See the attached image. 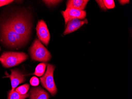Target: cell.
<instances>
[{"label":"cell","instance_id":"cell-1","mask_svg":"<svg viewBox=\"0 0 132 99\" xmlns=\"http://www.w3.org/2000/svg\"><path fill=\"white\" fill-rule=\"evenodd\" d=\"M5 24L17 33L28 39L31 33V26L26 17L17 16L12 18Z\"/></svg>","mask_w":132,"mask_h":99},{"label":"cell","instance_id":"cell-2","mask_svg":"<svg viewBox=\"0 0 132 99\" xmlns=\"http://www.w3.org/2000/svg\"><path fill=\"white\" fill-rule=\"evenodd\" d=\"M3 39L6 45L12 47L22 46L28 39L22 36L4 24L2 26Z\"/></svg>","mask_w":132,"mask_h":99},{"label":"cell","instance_id":"cell-3","mask_svg":"<svg viewBox=\"0 0 132 99\" xmlns=\"http://www.w3.org/2000/svg\"><path fill=\"white\" fill-rule=\"evenodd\" d=\"M27 54L23 52H6L0 57L3 67L9 68L19 65L28 58Z\"/></svg>","mask_w":132,"mask_h":99},{"label":"cell","instance_id":"cell-4","mask_svg":"<svg viewBox=\"0 0 132 99\" xmlns=\"http://www.w3.org/2000/svg\"><path fill=\"white\" fill-rule=\"evenodd\" d=\"M29 52L31 58L35 61L47 62L52 58L51 54L38 39L35 40Z\"/></svg>","mask_w":132,"mask_h":99},{"label":"cell","instance_id":"cell-5","mask_svg":"<svg viewBox=\"0 0 132 99\" xmlns=\"http://www.w3.org/2000/svg\"><path fill=\"white\" fill-rule=\"evenodd\" d=\"M55 69V67L54 65L48 64L46 73L40 78L43 87L48 91L52 96L55 95L57 92L53 79V72Z\"/></svg>","mask_w":132,"mask_h":99},{"label":"cell","instance_id":"cell-6","mask_svg":"<svg viewBox=\"0 0 132 99\" xmlns=\"http://www.w3.org/2000/svg\"><path fill=\"white\" fill-rule=\"evenodd\" d=\"M61 13L64 19L65 25L73 19L83 20L86 16V11L74 9H66L64 11H62Z\"/></svg>","mask_w":132,"mask_h":99},{"label":"cell","instance_id":"cell-7","mask_svg":"<svg viewBox=\"0 0 132 99\" xmlns=\"http://www.w3.org/2000/svg\"><path fill=\"white\" fill-rule=\"evenodd\" d=\"M36 30L38 39L46 46H47L50 40V34L46 24L44 21L40 20L38 21Z\"/></svg>","mask_w":132,"mask_h":99},{"label":"cell","instance_id":"cell-8","mask_svg":"<svg viewBox=\"0 0 132 99\" xmlns=\"http://www.w3.org/2000/svg\"><path fill=\"white\" fill-rule=\"evenodd\" d=\"M11 80L12 89L9 92H12L14 90L18 85L24 82L26 80L25 75L18 70H11V74L9 76Z\"/></svg>","mask_w":132,"mask_h":99},{"label":"cell","instance_id":"cell-9","mask_svg":"<svg viewBox=\"0 0 132 99\" xmlns=\"http://www.w3.org/2000/svg\"><path fill=\"white\" fill-rule=\"evenodd\" d=\"M87 19L81 20L78 19H74L70 21L67 24L66 29L64 32V35H67L75 32L80 28L83 25L87 24Z\"/></svg>","mask_w":132,"mask_h":99},{"label":"cell","instance_id":"cell-10","mask_svg":"<svg viewBox=\"0 0 132 99\" xmlns=\"http://www.w3.org/2000/svg\"><path fill=\"white\" fill-rule=\"evenodd\" d=\"M30 99H49V94L40 87L32 88L29 92Z\"/></svg>","mask_w":132,"mask_h":99},{"label":"cell","instance_id":"cell-11","mask_svg":"<svg viewBox=\"0 0 132 99\" xmlns=\"http://www.w3.org/2000/svg\"><path fill=\"white\" fill-rule=\"evenodd\" d=\"M89 1L86 0H70L67 1V8L84 10L86 6Z\"/></svg>","mask_w":132,"mask_h":99},{"label":"cell","instance_id":"cell-12","mask_svg":"<svg viewBox=\"0 0 132 99\" xmlns=\"http://www.w3.org/2000/svg\"><path fill=\"white\" fill-rule=\"evenodd\" d=\"M29 96V94H21L16 92L15 90L12 92H9L8 99H25Z\"/></svg>","mask_w":132,"mask_h":99},{"label":"cell","instance_id":"cell-13","mask_svg":"<svg viewBox=\"0 0 132 99\" xmlns=\"http://www.w3.org/2000/svg\"><path fill=\"white\" fill-rule=\"evenodd\" d=\"M47 65V64L45 63L39 64L36 68L34 75L38 77L43 76L45 73Z\"/></svg>","mask_w":132,"mask_h":99},{"label":"cell","instance_id":"cell-14","mask_svg":"<svg viewBox=\"0 0 132 99\" xmlns=\"http://www.w3.org/2000/svg\"><path fill=\"white\" fill-rule=\"evenodd\" d=\"M29 84H26L17 88L15 90L20 94H26L29 90Z\"/></svg>","mask_w":132,"mask_h":99},{"label":"cell","instance_id":"cell-15","mask_svg":"<svg viewBox=\"0 0 132 99\" xmlns=\"http://www.w3.org/2000/svg\"><path fill=\"white\" fill-rule=\"evenodd\" d=\"M103 3L106 9H113L115 6L114 2L113 0H104Z\"/></svg>","mask_w":132,"mask_h":99},{"label":"cell","instance_id":"cell-16","mask_svg":"<svg viewBox=\"0 0 132 99\" xmlns=\"http://www.w3.org/2000/svg\"><path fill=\"white\" fill-rule=\"evenodd\" d=\"M30 83L32 86H37L39 84L38 78L36 77H33L30 80Z\"/></svg>","mask_w":132,"mask_h":99},{"label":"cell","instance_id":"cell-17","mask_svg":"<svg viewBox=\"0 0 132 99\" xmlns=\"http://www.w3.org/2000/svg\"><path fill=\"white\" fill-rule=\"evenodd\" d=\"M44 2L48 6L56 5L61 1H44Z\"/></svg>","mask_w":132,"mask_h":99},{"label":"cell","instance_id":"cell-18","mask_svg":"<svg viewBox=\"0 0 132 99\" xmlns=\"http://www.w3.org/2000/svg\"><path fill=\"white\" fill-rule=\"evenodd\" d=\"M13 1L12 0H0V7L9 4Z\"/></svg>","mask_w":132,"mask_h":99},{"label":"cell","instance_id":"cell-19","mask_svg":"<svg viewBox=\"0 0 132 99\" xmlns=\"http://www.w3.org/2000/svg\"><path fill=\"white\" fill-rule=\"evenodd\" d=\"M96 1L98 4L101 9H102L103 10H106V9L105 8V6H104L103 1Z\"/></svg>","mask_w":132,"mask_h":99},{"label":"cell","instance_id":"cell-20","mask_svg":"<svg viewBox=\"0 0 132 99\" xmlns=\"http://www.w3.org/2000/svg\"><path fill=\"white\" fill-rule=\"evenodd\" d=\"M119 2L121 4L123 5V4H128L129 3V1H125V0H123V1H119Z\"/></svg>","mask_w":132,"mask_h":99},{"label":"cell","instance_id":"cell-21","mask_svg":"<svg viewBox=\"0 0 132 99\" xmlns=\"http://www.w3.org/2000/svg\"><path fill=\"white\" fill-rule=\"evenodd\" d=\"M0 50H1V48H0Z\"/></svg>","mask_w":132,"mask_h":99}]
</instances>
